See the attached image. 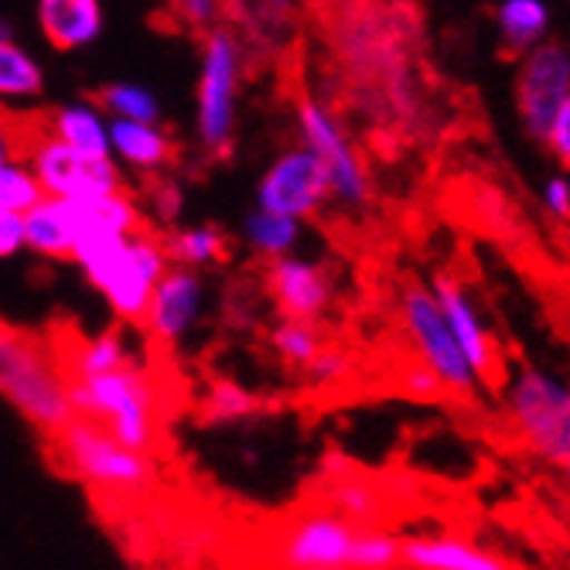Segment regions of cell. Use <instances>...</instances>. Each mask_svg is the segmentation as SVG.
Segmentation results:
<instances>
[{
    "mask_svg": "<svg viewBox=\"0 0 570 570\" xmlns=\"http://www.w3.org/2000/svg\"><path fill=\"white\" fill-rule=\"evenodd\" d=\"M48 438L56 441V454L62 469L82 485H89L96 495L137 499L154 485V479H158V469H154V458L147 451H137L117 441L107 428L82 417V413H72V417Z\"/></svg>",
    "mask_w": 570,
    "mask_h": 570,
    "instance_id": "3957f363",
    "label": "cell"
},
{
    "mask_svg": "<svg viewBox=\"0 0 570 570\" xmlns=\"http://www.w3.org/2000/svg\"><path fill=\"white\" fill-rule=\"evenodd\" d=\"M45 127L62 144H69L82 158H114L110 150V117L102 114L99 102L79 99L66 107L45 114Z\"/></svg>",
    "mask_w": 570,
    "mask_h": 570,
    "instance_id": "44dd1931",
    "label": "cell"
},
{
    "mask_svg": "<svg viewBox=\"0 0 570 570\" xmlns=\"http://www.w3.org/2000/svg\"><path fill=\"white\" fill-rule=\"evenodd\" d=\"M243 82V48L223 24L202 38V66L195 92V127L205 150L226 154L236 134V107Z\"/></svg>",
    "mask_w": 570,
    "mask_h": 570,
    "instance_id": "52a82bcc",
    "label": "cell"
},
{
    "mask_svg": "<svg viewBox=\"0 0 570 570\" xmlns=\"http://www.w3.org/2000/svg\"><path fill=\"white\" fill-rule=\"evenodd\" d=\"M56 348L62 355L69 380L89 376V373H107V370L124 366V362H134V348L124 332H102L96 338H69L62 345L56 342Z\"/></svg>",
    "mask_w": 570,
    "mask_h": 570,
    "instance_id": "7402d4cb",
    "label": "cell"
},
{
    "mask_svg": "<svg viewBox=\"0 0 570 570\" xmlns=\"http://www.w3.org/2000/svg\"><path fill=\"white\" fill-rule=\"evenodd\" d=\"M14 158V130H11V120L0 117V165Z\"/></svg>",
    "mask_w": 570,
    "mask_h": 570,
    "instance_id": "8d00e7d4",
    "label": "cell"
},
{
    "mask_svg": "<svg viewBox=\"0 0 570 570\" xmlns=\"http://www.w3.org/2000/svg\"><path fill=\"white\" fill-rule=\"evenodd\" d=\"M348 370H352V358H348L345 352L325 345L315 358L307 362V366H304L301 373L307 376L311 386H335V383H342V380L348 376Z\"/></svg>",
    "mask_w": 570,
    "mask_h": 570,
    "instance_id": "1f68e13d",
    "label": "cell"
},
{
    "mask_svg": "<svg viewBox=\"0 0 570 570\" xmlns=\"http://www.w3.org/2000/svg\"><path fill=\"white\" fill-rule=\"evenodd\" d=\"M243 236L253 253H261L264 261H274V256L294 253V246L301 243V219L256 205V209L243 219Z\"/></svg>",
    "mask_w": 570,
    "mask_h": 570,
    "instance_id": "d4e9b609",
    "label": "cell"
},
{
    "mask_svg": "<svg viewBox=\"0 0 570 570\" xmlns=\"http://www.w3.org/2000/svg\"><path fill=\"white\" fill-rule=\"evenodd\" d=\"M76 219L66 195H41L24 213V249L45 261H72Z\"/></svg>",
    "mask_w": 570,
    "mask_h": 570,
    "instance_id": "d6986e66",
    "label": "cell"
},
{
    "mask_svg": "<svg viewBox=\"0 0 570 570\" xmlns=\"http://www.w3.org/2000/svg\"><path fill=\"white\" fill-rule=\"evenodd\" d=\"M261 4H264L267 18H284L294 8V0H261Z\"/></svg>",
    "mask_w": 570,
    "mask_h": 570,
    "instance_id": "74e56055",
    "label": "cell"
},
{
    "mask_svg": "<svg viewBox=\"0 0 570 570\" xmlns=\"http://www.w3.org/2000/svg\"><path fill=\"white\" fill-rule=\"evenodd\" d=\"M400 322H403L410 345L417 348V358L438 376L444 393H451L458 400H472L479 393L482 383L472 370V362L464 358L431 287L410 281L400 291Z\"/></svg>",
    "mask_w": 570,
    "mask_h": 570,
    "instance_id": "ba28073f",
    "label": "cell"
},
{
    "mask_svg": "<svg viewBox=\"0 0 570 570\" xmlns=\"http://www.w3.org/2000/svg\"><path fill=\"white\" fill-rule=\"evenodd\" d=\"M348 567H362V570L400 567V537L380 527H358L352 540Z\"/></svg>",
    "mask_w": 570,
    "mask_h": 570,
    "instance_id": "f1b7e54d",
    "label": "cell"
},
{
    "mask_svg": "<svg viewBox=\"0 0 570 570\" xmlns=\"http://www.w3.org/2000/svg\"><path fill=\"white\" fill-rule=\"evenodd\" d=\"M165 249L171 256V264L181 267H213L219 261H226V236L216 226H188L171 233V239H165Z\"/></svg>",
    "mask_w": 570,
    "mask_h": 570,
    "instance_id": "484cf974",
    "label": "cell"
},
{
    "mask_svg": "<svg viewBox=\"0 0 570 570\" xmlns=\"http://www.w3.org/2000/svg\"><path fill=\"white\" fill-rule=\"evenodd\" d=\"M96 102L110 120H161V102L140 82H110Z\"/></svg>",
    "mask_w": 570,
    "mask_h": 570,
    "instance_id": "4316f807",
    "label": "cell"
},
{
    "mask_svg": "<svg viewBox=\"0 0 570 570\" xmlns=\"http://www.w3.org/2000/svg\"><path fill=\"white\" fill-rule=\"evenodd\" d=\"M4 38H14V28H11V21L0 18V41H4Z\"/></svg>",
    "mask_w": 570,
    "mask_h": 570,
    "instance_id": "f35d334b",
    "label": "cell"
},
{
    "mask_svg": "<svg viewBox=\"0 0 570 570\" xmlns=\"http://www.w3.org/2000/svg\"><path fill=\"white\" fill-rule=\"evenodd\" d=\"M543 205L547 213L557 216V219H570V181L563 175H553L547 185H543Z\"/></svg>",
    "mask_w": 570,
    "mask_h": 570,
    "instance_id": "d590c367",
    "label": "cell"
},
{
    "mask_svg": "<svg viewBox=\"0 0 570 570\" xmlns=\"http://www.w3.org/2000/svg\"><path fill=\"white\" fill-rule=\"evenodd\" d=\"M72 406L82 417L107 428L117 441L154 451L161 431V403H158V383L150 380L147 370L134 362H124L107 373H89L69 380Z\"/></svg>",
    "mask_w": 570,
    "mask_h": 570,
    "instance_id": "277c9868",
    "label": "cell"
},
{
    "mask_svg": "<svg viewBox=\"0 0 570 570\" xmlns=\"http://www.w3.org/2000/svg\"><path fill=\"white\" fill-rule=\"evenodd\" d=\"M14 130V158H21L45 195H96L124 188L114 158H82L45 127V117H8Z\"/></svg>",
    "mask_w": 570,
    "mask_h": 570,
    "instance_id": "5b68a950",
    "label": "cell"
},
{
    "mask_svg": "<svg viewBox=\"0 0 570 570\" xmlns=\"http://www.w3.org/2000/svg\"><path fill=\"white\" fill-rule=\"evenodd\" d=\"M400 563L417 567V570H502L509 567V560H502L499 553L454 533L400 540Z\"/></svg>",
    "mask_w": 570,
    "mask_h": 570,
    "instance_id": "2e32d148",
    "label": "cell"
},
{
    "mask_svg": "<svg viewBox=\"0 0 570 570\" xmlns=\"http://www.w3.org/2000/svg\"><path fill=\"white\" fill-rule=\"evenodd\" d=\"M76 219V246L89 239H110V236H130L144 229L137 202L117 188V191H96V195H66ZM72 246V249H76Z\"/></svg>",
    "mask_w": 570,
    "mask_h": 570,
    "instance_id": "e0dca14e",
    "label": "cell"
},
{
    "mask_svg": "<svg viewBox=\"0 0 570 570\" xmlns=\"http://www.w3.org/2000/svg\"><path fill=\"white\" fill-rule=\"evenodd\" d=\"M45 92V69L14 38L0 41V110H14Z\"/></svg>",
    "mask_w": 570,
    "mask_h": 570,
    "instance_id": "603a6c76",
    "label": "cell"
},
{
    "mask_svg": "<svg viewBox=\"0 0 570 570\" xmlns=\"http://www.w3.org/2000/svg\"><path fill=\"white\" fill-rule=\"evenodd\" d=\"M570 92V51L557 41H540L523 51V66L515 76V110L533 140L547 144L550 124L560 102Z\"/></svg>",
    "mask_w": 570,
    "mask_h": 570,
    "instance_id": "8fae6325",
    "label": "cell"
},
{
    "mask_svg": "<svg viewBox=\"0 0 570 570\" xmlns=\"http://www.w3.org/2000/svg\"><path fill=\"white\" fill-rule=\"evenodd\" d=\"M563 469H567V475H570V461H567V464H563Z\"/></svg>",
    "mask_w": 570,
    "mask_h": 570,
    "instance_id": "ab89813d",
    "label": "cell"
},
{
    "mask_svg": "<svg viewBox=\"0 0 570 570\" xmlns=\"http://www.w3.org/2000/svg\"><path fill=\"white\" fill-rule=\"evenodd\" d=\"M495 21H499L502 48L512 51V56H523V51H530L547 38L550 11L543 0H502Z\"/></svg>",
    "mask_w": 570,
    "mask_h": 570,
    "instance_id": "cb8c5ba5",
    "label": "cell"
},
{
    "mask_svg": "<svg viewBox=\"0 0 570 570\" xmlns=\"http://www.w3.org/2000/svg\"><path fill=\"white\" fill-rule=\"evenodd\" d=\"M547 147H550V154H553V158H557L563 168H570V92H567V99L560 102V110H557V117H553V124H550Z\"/></svg>",
    "mask_w": 570,
    "mask_h": 570,
    "instance_id": "836d02e7",
    "label": "cell"
},
{
    "mask_svg": "<svg viewBox=\"0 0 570 570\" xmlns=\"http://www.w3.org/2000/svg\"><path fill=\"white\" fill-rule=\"evenodd\" d=\"M434 297L444 311V318L464 352V358L472 362V370L479 376L482 386L495 390L502 383V352H499V342L492 338L482 311L472 297V291L464 287L454 274H438L434 281Z\"/></svg>",
    "mask_w": 570,
    "mask_h": 570,
    "instance_id": "4fadbf2b",
    "label": "cell"
},
{
    "mask_svg": "<svg viewBox=\"0 0 570 570\" xmlns=\"http://www.w3.org/2000/svg\"><path fill=\"white\" fill-rule=\"evenodd\" d=\"M355 523L338 509H307L284 523L271 543V560L307 570H342L352 557Z\"/></svg>",
    "mask_w": 570,
    "mask_h": 570,
    "instance_id": "30bf717a",
    "label": "cell"
},
{
    "mask_svg": "<svg viewBox=\"0 0 570 570\" xmlns=\"http://www.w3.org/2000/svg\"><path fill=\"white\" fill-rule=\"evenodd\" d=\"M0 396L38 431L56 434L76 413L56 342L0 322Z\"/></svg>",
    "mask_w": 570,
    "mask_h": 570,
    "instance_id": "6da1fadb",
    "label": "cell"
},
{
    "mask_svg": "<svg viewBox=\"0 0 570 570\" xmlns=\"http://www.w3.org/2000/svg\"><path fill=\"white\" fill-rule=\"evenodd\" d=\"M24 249V213L0 209V261H11Z\"/></svg>",
    "mask_w": 570,
    "mask_h": 570,
    "instance_id": "e575fe53",
    "label": "cell"
},
{
    "mask_svg": "<svg viewBox=\"0 0 570 570\" xmlns=\"http://www.w3.org/2000/svg\"><path fill=\"white\" fill-rule=\"evenodd\" d=\"M267 291L284 318L318 322L332 304V277L304 256L284 253L267 261Z\"/></svg>",
    "mask_w": 570,
    "mask_h": 570,
    "instance_id": "9a60e30c",
    "label": "cell"
},
{
    "mask_svg": "<svg viewBox=\"0 0 570 570\" xmlns=\"http://www.w3.org/2000/svg\"><path fill=\"white\" fill-rule=\"evenodd\" d=\"M205 311V284L195 267H168L165 277L154 284V294L147 301V311L140 325L150 338L165 345L181 342L202 318Z\"/></svg>",
    "mask_w": 570,
    "mask_h": 570,
    "instance_id": "5bb4252c",
    "label": "cell"
},
{
    "mask_svg": "<svg viewBox=\"0 0 570 570\" xmlns=\"http://www.w3.org/2000/svg\"><path fill=\"white\" fill-rule=\"evenodd\" d=\"M38 28L59 51H79L102 35L99 0H38Z\"/></svg>",
    "mask_w": 570,
    "mask_h": 570,
    "instance_id": "ac0fdd59",
    "label": "cell"
},
{
    "mask_svg": "<svg viewBox=\"0 0 570 570\" xmlns=\"http://www.w3.org/2000/svg\"><path fill=\"white\" fill-rule=\"evenodd\" d=\"M328 202L332 195H328L325 168L315 158V150L304 144L281 150L271 161V168L264 171L261 185H256V205H261V209H274L301 223L318 216Z\"/></svg>",
    "mask_w": 570,
    "mask_h": 570,
    "instance_id": "7c38bea8",
    "label": "cell"
},
{
    "mask_svg": "<svg viewBox=\"0 0 570 570\" xmlns=\"http://www.w3.org/2000/svg\"><path fill=\"white\" fill-rule=\"evenodd\" d=\"M509 421L523 448L547 464L570 461V386L543 370H523L509 383Z\"/></svg>",
    "mask_w": 570,
    "mask_h": 570,
    "instance_id": "8992f818",
    "label": "cell"
},
{
    "mask_svg": "<svg viewBox=\"0 0 570 570\" xmlns=\"http://www.w3.org/2000/svg\"><path fill=\"white\" fill-rule=\"evenodd\" d=\"M297 134H301V144L315 150V158L322 161L332 202L345 205V209H362L373 195V185L342 120L325 102L304 96L297 102Z\"/></svg>",
    "mask_w": 570,
    "mask_h": 570,
    "instance_id": "9c48e42d",
    "label": "cell"
},
{
    "mask_svg": "<svg viewBox=\"0 0 570 570\" xmlns=\"http://www.w3.org/2000/svg\"><path fill=\"white\" fill-rule=\"evenodd\" d=\"M72 261L82 267L86 281L107 297L114 315L127 325H140L147 301L154 294V284L171 267L165 239L150 236L144 229L130 236L79 243L72 249Z\"/></svg>",
    "mask_w": 570,
    "mask_h": 570,
    "instance_id": "7a4b0ae2",
    "label": "cell"
},
{
    "mask_svg": "<svg viewBox=\"0 0 570 570\" xmlns=\"http://www.w3.org/2000/svg\"><path fill=\"white\" fill-rule=\"evenodd\" d=\"M256 406L253 393L236 386V383H216L205 396V417L216 421V424H233V421H243L249 417Z\"/></svg>",
    "mask_w": 570,
    "mask_h": 570,
    "instance_id": "4dcf8cb0",
    "label": "cell"
},
{
    "mask_svg": "<svg viewBox=\"0 0 570 570\" xmlns=\"http://www.w3.org/2000/svg\"><path fill=\"white\" fill-rule=\"evenodd\" d=\"M274 348L277 355L287 362V366L304 370L311 358H315L325 348V338L318 332L315 322H304V318H284L274 332Z\"/></svg>",
    "mask_w": 570,
    "mask_h": 570,
    "instance_id": "83f0119b",
    "label": "cell"
},
{
    "mask_svg": "<svg viewBox=\"0 0 570 570\" xmlns=\"http://www.w3.org/2000/svg\"><path fill=\"white\" fill-rule=\"evenodd\" d=\"M229 0H171L175 14L188 24V28H202L209 31L223 21Z\"/></svg>",
    "mask_w": 570,
    "mask_h": 570,
    "instance_id": "d6a6232c",
    "label": "cell"
},
{
    "mask_svg": "<svg viewBox=\"0 0 570 570\" xmlns=\"http://www.w3.org/2000/svg\"><path fill=\"white\" fill-rule=\"evenodd\" d=\"M110 150L127 168L154 175L171 165L175 140L161 120H110Z\"/></svg>",
    "mask_w": 570,
    "mask_h": 570,
    "instance_id": "ffe728a7",
    "label": "cell"
},
{
    "mask_svg": "<svg viewBox=\"0 0 570 570\" xmlns=\"http://www.w3.org/2000/svg\"><path fill=\"white\" fill-rule=\"evenodd\" d=\"M41 195L45 191H41L35 171L21 158H11V161L0 165V209L28 213Z\"/></svg>",
    "mask_w": 570,
    "mask_h": 570,
    "instance_id": "f546056e",
    "label": "cell"
}]
</instances>
